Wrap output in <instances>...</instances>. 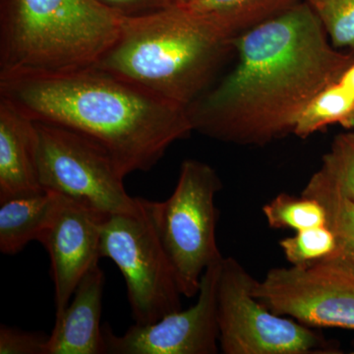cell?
Here are the masks:
<instances>
[{
  "label": "cell",
  "instance_id": "cell-1",
  "mask_svg": "<svg viewBox=\"0 0 354 354\" xmlns=\"http://www.w3.org/2000/svg\"><path fill=\"white\" fill-rule=\"evenodd\" d=\"M234 68L187 108L193 131L241 146L293 134L307 104L354 60L330 43L306 2L234 39Z\"/></svg>",
  "mask_w": 354,
  "mask_h": 354
},
{
  "label": "cell",
  "instance_id": "cell-2",
  "mask_svg": "<svg viewBox=\"0 0 354 354\" xmlns=\"http://www.w3.org/2000/svg\"><path fill=\"white\" fill-rule=\"evenodd\" d=\"M0 97L32 120L99 142L124 177L150 171L171 144L193 131L187 108L95 66L2 79Z\"/></svg>",
  "mask_w": 354,
  "mask_h": 354
},
{
  "label": "cell",
  "instance_id": "cell-3",
  "mask_svg": "<svg viewBox=\"0 0 354 354\" xmlns=\"http://www.w3.org/2000/svg\"><path fill=\"white\" fill-rule=\"evenodd\" d=\"M234 51V39L189 7L174 3L122 17L118 38L95 66L188 108Z\"/></svg>",
  "mask_w": 354,
  "mask_h": 354
},
{
  "label": "cell",
  "instance_id": "cell-4",
  "mask_svg": "<svg viewBox=\"0 0 354 354\" xmlns=\"http://www.w3.org/2000/svg\"><path fill=\"white\" fill-rule=\"evenodd\" d=\"M121 21L95 0H0V80L95 66Z\"/></svg>",
  "mask_w": 354,
  "mask_h": 354
},
{
  "label": "cell",
  "instance_id": "cell-5",
  "mask_svg": "<svg viewBox=\"0 0 354 354\" xmlns=\"http://www.w3.org/2000/svg\"><path fill=\"white\" fill-rule=\"evenodd\" d=\"M221 188L213 167L186 160L171 197L162 202L139 198L171 262L179 290L187 298L198 295L205 271L223 258L216 242L215 206Z\"/></svg>",
  "mask_w": 354,
  "mask_h": 354
},
{
  "label": "cell",
  "instance_id": "cell-6",
  "mask_svg": "<svg viewBox=\"0 0 354 354\" xmlns=\"http://www.w3.org/2000/svg\"><path fill=\"white\" fill-rule=\"evenodd\" d=\"M34 122L37 167L43 189L108 215L138 209V198L128 194L124 176L102 144L62 125Z\"/></svg>",
  "mask_w": 354,
  "mask_h": 354
},
{
  "label": "cell",
  "instance_id": "cell-7",
  "mask_svg": "<svg viewBox=\"0 0 354 354\" xmlns=\"http://www.w3.org/2000/svg\"><path fill=\"white\" fill-rule=\"evenodd\" d=\"M255 279L234 258L223 257L216 283V320L225 354L335 353L322 335L278 315L252 293Z\"/></svg>",
  "mask_w": 354,
  "mask_h": 354
},
{
  "label": "cell",
  "instance_id": "cell-8",
  "mask_svg": "<svg viewBox=\"0 0 354 354\" xmlns=\"http://www.w3.org/2000/svg\"><path fill=\"white\" fill-rule=\"evenodd\" d=\"M133 213L111 214L102 223L100 255L120 268L135 324L149 325L183 310L176 274L138 198Z\"/></svg>",
  "mask_w": 354,
  "mask_h": 354
},
{
  "label": "cell",
  "instance_id": "cell-9",
  "mask_svg": "<svg viewBox=\"0 0 354 354\" xmlns=\"http://www.w3.org/2000/svg\"><path fill=\"white\" fill-rule=\"evenodd\" d=\"M252 293L274 313L307 327L354 330V265L341 251L304 267L270 270L255 279Z\"/></svg>",
  "mask_w": 354,
  "mask_h": 354
},
{
  "label": "cell",
  "instance_id": "cell-10",
  "mask_svg": "<svg viewBox=\"0 0 354 354\" xmlns=\"http://www.w3.org/2000/svg\"><path fill=\"white\" fill-rule=\"evenodd\" d=\"M220 262L209 266L200 283L196 304L149 325L131 326L122 335L102 327L106 353L216 354L220 346L216 320V283Z\"/></svg>",
  "mask_w": 354,
  "mask_h": 354
},
{
  "label": "cell",
  "instance_id": "cell-11",
  "mask_svg": "<svg viewBox=\"0 0 354 354\" xmlns=\"http://www.w3.org/2000/svg\"><path fill=\"white\" fill-rule=\"evenodd\" d=\"M108 216L60 195L38 241L50 256L57 315L68 306L83 277L99 264L102 227Z\"/></svg>",
  "mask_w": 354,
  "mask_h": 354
},
{
  "label": "cell",
  "instance_id": "cell-12",
  "mask_svg": "<svg viewBox=\"0 0 354 354\" xmlns=\"http://www.w3.org/2000/svg\"><path fill=\"white\" fill-rule=\"evenodd\" d=\"M104 286V272L95 265L81 279L73 301L57 315L46 354L106 353L101 327Z\"/></svg>",
  "mask_w": 354,
  "mask_h": 354
},
{
  "label": "cell",
  "instance_id": "cell-13",
  "mask_svg": "<svg viewBox=\"0 0 354 354\" xmlns=\"http://www.w3.org/2000/svg\"><path fill=\"white\" fill-rule=\"evenodd\" d=\"M43 190L34 120L0 97V201Z\"/></svg>",
  "mask_w": 354,
  "mask_h": 354
},
{
  "label": "cell",
  "instance_id": "cell-14",
  "mask_svg": "<svg viewBox=\"0 0 354 354\" xmlns=\"http://www.w3.org/2000/svg\"><path fill=\"white\" fill-rule=\"evenodd\" d=\"M60 195L39 191L0 201V251L15 255L31 241H38L48 225Z\"/></svg>",
  "mask_w": 354,
  "mask_h": 354
},
{
  "label": "cell",
  "instance_id": "cell-15",
  "mask_svg": "<svg viewBox=\"0 0 354 354\" xmlns=\"http://www.w3.org/2000/svg\"><path fill=\"white\" fill-rule=\"evenodd\" d=\"M302 0H195L184 4L232 39L276 17Z\"/></svg>",
  "mask_w": 354,
  "mask_h": 354
},
{
  "label": "cell",
  "instance_id": "cell-16",
  "mask_svg": "<svg viewBox=\"0 0 354 354\" xmlns=\"http://www.w3.org/2000/svg\"><path fill=\"white\" fill-rule=\"evenodd\" d=\"M301 195L322 204L327 225L337 237L339 250L354 265V202L322 167L310 177Z\"/></svg>",
  "mask_w": 354,
  "mask_h": 354
},
{
  "label": "cell",
  "instance_id": "cell-17",
  "mask_svg": "<svg viewBox=\"0 0 354 354\" xmlns=\"http://www.w3.org/2000/svg\"><path fill=\"white\" fill-rule=\"evenodd\" d=\"M354 127V95L339 81L318 93L297 121L293 134L301 139L330 125Z\"/></svg>",
  "mask_w": 354,
  "mask_h": 354
},
{
  "label": "cell",
  "instance_id": "cell-18",
  "mask_svg": "<svg viewBox=\"0 0 354 354\" xmlns=\"http://www.w3.org/2000/svg\"><path fill=\"white\" fill-rule=\"evenodd\" d=\"M272 228H290L295 232L327 225V216L321 203L313 198L292 196L281 193L262 209Z\"/></svg>",
  "mask_w": 354,
  "mask_h": 354
},
{
  "label": "cell",
  "instance_id": "cell-19",
  "mask_svg": "<svg viewBox=\"0 0 354 354\" xmlns=\"http://www.w3.org/2000/svg\"><path fill=\"white\" fill-rule=\"evenodd\" d=\"M279 246L291 266L304 267L329 258L339 252L337 237L327 225L297 232L286 237Z\"/></svg>",
  "mask_w": 354,
  "mask_h": 354
},
{
  "label": "cell",
  "instance_id": "cell-20",
  "mask_svg": "<svg viewBox=\"0 0 354 354\" xmlns=\"http://www.w3.org/2000/svg\"><path fill=\"white\" fill-rule=\"evenodd\" d=\"M316 14L330 43L354 53V0H304Z\"/></svg>",
  "mask_w": 354,
  "mask_h": 354
},
{
  "label": "cell",
  "instance_id": "cell-21",
  "mask_svg": "<svg viewBox=\"0 0 354 354\" xmlns=\"http://www.w3.org/2000/svg\"><path fill=\"white\" fill-rule=\"evenodd\" d=\"M321 167L329 172L342 193L354 202V131L335 137Z\"/></svg>",
  "mask_w": 354,
  "mask_h": 354
},
{
  "label": "cell",
  "instance_id": "cell-22",
  "mask_svg": "<svg viewBox=\"0 0 354 354\" xmlns=\"http://www.w3.org/2000/svg\"><path fill=\"white\" fill-rule=\"evenodd\" d=\"M50 335L25 332L2 325L0 327V354H46Z\"/></svg>",
  "mask_w": 354,
  "mask_h": 354
},
{
  "label": "cell",
  "instance_id": "cell-23",
  "mask_svg": "<svg viewBox=\"0 0 354 354\" xmlns=\"http://www.w3.org/2000/svg\"><path fill=\"white\" fill-rule=\"evenodd\" d=\"M121 17H136L171 6L172 0H95Z\"/></svg>",
  "mask_w": 354,
  "mask_h": 354
},
{
  "label": "cell",
  "instance_id": "cell-24",
  "mask_svg": "<svg viewBox=\"0 0 354 354\" xmlns=\"http://www.w3.org/2000/svg\"><path fill=\"white\" fill-rule=\"evenodd\" d=\"M339 83L354 95V60L339 77Z\"/></svg>",
  "mask_w": 354,
  "mask_h": 354
},
{
  "label": "cell",
  "instance_id": "cell-25",
  "mask_svg": "<svg viewBox=\"0 0 354 354\" xmlns=\"http://www.w3.org/2000/svg\"><path fill=\"white\" fill-rule=\"evenodd\" d=\"M172 1H174V3L188 4L190 3V2L195 1V0H172Z\"/></svg>",
  "mask_w": 354,
  "mask_h": 354
},
{
  "label": "cell",
  "instance_id": "cell-26",
  "mask_svg": "<svg viewBox=\"0 0 354 354\" xmlns=\"http://www.w3.org/2000/svg\"><path fill=\"white\" fill-rule=\"evenodd\" d=\"M353 353H354V348H353Z\"/></svg>",
  "mask_w": 354,
  "mask_h": 354
}]
</instances>
